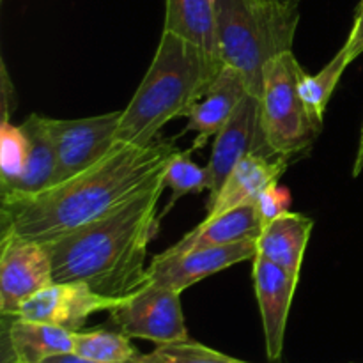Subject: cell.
<instances>
[{
    "label": "cell",
    "mask_w": 363,
    "mask_h": 363,
    "mask_svg": "<svg viewBox=\"0 0 363 363\" xmlns=\"http://www.w3.org/2000/svg\"><path fill=\"white\" fill-rule=\"evenodd\" d=\"M28 152V140L21 126L11 121L0 123V195L16 184L25 170Z\"/></svg>",
    "instance_id": "603a6c76"
},
{
    "label": "cell",
    "mask_w": 363,
    "mask_h": 363,
    "mask_svg": "<svg viewBox=\"0 0 363 363\" xmlns=\"http://www.w3.org/2000/svg\"><path fill=\"white\" fill-rule=\"evenodd\" d=\"M223 67L208 50L163 30L147 73L121 116L117 144L149 145L170 121L188 117Z\"/></svg>",
    "instance_id": "3957f363"
},
{
    "label": "cell",
    "mask_w": 363,
    "mask_h": 363,
    "mask_svg": "<svg viewBox=\"0 0 363 363\" xmlns=\"http://www.w3.org/2000/svg\"><path fill=\"white\" fill-rule=\"evenodd\" d=\"M215 7L220 59L261 96L266 64L293 52L300 0H215Z\"/></svg>",
    "instance_id": "277c9868"
},
{
    "label": "cell",
    "mask_w": 363,
    "mask_h": 363,
    "mask_svg": "<svg viewBox=\"0 0 363 363\" xmlns=\"http://www.w3.org/2000/svg\"><path fill=\"white\" fill-rule=\"evenodd\" d=\"M163 30L220 57L215 0H165Z\"/></svg>",
    "instance_id": "d6986e66"
},
{
    "label": "cell",
    "mask_w": 363,
    "mask_h": 363,
    "mask_svg": "<svg viewBox=\"0 0 363 363\" xmlns=\"http://www.w3.org/2000/svg\"><path fill=\"white\" fill-rule=\"evenodd\" d=\"M248 85L243 74L233 66L223 64L222 71L211 87L206 91L201 101L194 106L190 116L186 117L188 124L183 133L195 131L197 140L194 142V149L202 147L208 138H215V135L229 123L230 117L236 113L238 106L248 94Z\"/></svg>",
    "instance_id": "5bb4252c"
},
{
    "label": "cell",
    "mask_w": 363,
    "mask_h": 363,
    "mask_svg": "<svg viewBox=\"0 0 363 363\" xmlns=\"http://www.w3.org/2000/svg\"><path fill=\"white\" fill-rule=\"evenodd\" d=\"M20 126L28 140L27 163L16 184L2 194V201L34 197L53 186L57 179V152L46 126V117L32 113Z\"/></svg>",
    "instance_id": "9a60e30c"
},
{
    "label": "cell",
    "mask_w": 363,
    "mask_h": 363,
    "mask_svg": "<svg viewBox=\"0 0 363 363\" xmlns=\"http://www.w3.org/2000/svg\"><path fill=\"white\" fill-rule=\"evenodd\" d=\"M149 354L162 363H247L218 353V351L191 339L184 340V342L156 346V350Z\"/></svg>",
    "instance_id": "cb8c5ba5"
},
{
    "label": "cell",
    "mask_w": 363,
    "mask_h": 363,
    "mask_svg": "<svg viewBox=\"0 0 363 363\" xmlns=\"http://www.w3.org/2000/svg\"><path fill=\"white\" fill-rule=\"evenodd\" d=\"M135 363H162V362L155 360V358H152L151 354H142V357L138 358V360L135 362Z\"/></svg>",
    "instance_id": "f546056e"
},
{
    "label": "cell",
    "mask_w": 363,
    "mask_h": 363,
    "mask_svg": "<svg viewBox=\"0 0 363 363\" xmlns=\"http://www.w3.org/2000/svg\"><path fill=\"white\" fill-rule=\"evenodd\" d=\"M73 353L99 363H133L142 357L119 330H80L73 333Z\"/></svg>",
    "instance_id": "ffe728a7"
},
{
    "label": "cell",
    "mask_w": 363,
    "mask_h": 363,
    "mask_svg": "<svg viewBox=\"0 0 363 363\" xmlns=\"http://www.w3.org/2000/svg\"><path fill=\"white\" fill-rule=\"evenodd\" d=\"M305 69L293 52L269 60L262 77L261 126L273 156L291 158L307 151L321 131L300 94Z\"/></svg>",
    "instance_id": "5b68a950"
},
{
    "label": "cell",
    "mask_w": 363,
    "mask_h": 363,
    "mask_svg": "<svg viewBox=\"0 0 363 363\" xmlns=\"http://www.w3.org/2000/svg\"><path fill=\"white\" fill-rule=\"evenodd\" d=\"M0 71H2V82H0V85H2V121H9L11 112H13L14 105H16V92H14V85L11 84L6 62H2Z\"/></svg>",
    "instance_id": "4316f807"
},
{
    "label": "cell",
    "mask_w": 363,
    "mask_h": 363,
    "mask_svg": "<svg viewBox=\"0 0 363 363\" xmlns=\"http://www.w3.org/2000/svg\"><path fill=\"white\" fill-rule=\"evenodd\" d=\"M119 112L84 119H50L46 117L50 137L57 152V183L71 179L89 167L101 162L117 145Z\"/></svg>",
    "instance_id": "ba28073f"
},
{
    "label": "cell",
    "mask_w": 363,
    "mask_h": 363,
    "mask_svg": "<svg viewBox=\"0 0 363 363\" xmlns=\"http://www.w3.org/2000/svg\"><path fill=\"white\" fill-rule=\"evenodd\" d=\"M69 330L18 315H2V335L7 337L18 363H43L57 354L73 353Z\"/></svg>",
    "instance_id": "ac0fdd59"
},
{
    "label": "cell",
    "mask_w": 363,
    "mask_h": 363,
    "mask_svg": "<svg viewBox=\"0 0 363 363\" xmlns=\"http://www.w3.org/2000/svg\"><path fill=\"white\" fill-rule=\"evenodd\" d=\"M121 301L123 298L103 296L84 282H53L28 298L16 315L80 332L92 314L113 311Z\"/></svg>",
    "instance_id": "30bf717a"
},
{
    "label": "cell",
    "mask_w": 363,
    "mask_h": 363,
    "mask_svg": "<svg viewBox=\"0 0 363 363\" xmlns=\"http://www.w3.org/2000/svg\"><path fill=\"white\" fill-rule=\"evenodd\" d=\"M252 152L273 156L262 133L261 99L248 92L229 123L215 135L211 158L206 165L211 177V197L218 194L234 167Z\"/></svg>",
    "instance_id": "8fae6325"
},
{
    "label": "cell",
    "mask_w": 363,
    "mask_h": 363,
    "mask_svg": "<svg viewBox=\"0 0 363 363\" xmlns=\"http://www.w3.org/2000/svg\"><path fill=\"white\" fill-rule=\"evenodd\" d=\"M43 363H99V362L89 360V358L80 357V354L77 353H64V354H57V357L48 358V360H45Z\"/></svg>",
    "instance_id": "83f0119b"
},
{
    "label": "cell",
    "mask_w": 363,
    "mask_h": 363,
    "mask_svg": "<svg viewBox=\"0 0 363 363\" xmlns=\"http://www.w3.org/2000/svg\"><path fill=\"white\" fill-rule=\"evenodd\" d=\"M261 211L264 222H272L273 218L280 216L282 213L289 211L287 206H289V197H287L286 191L279 190V186H272L269 190H266L264 194L259 197V201L255 202Z\"/></svg>",
    "instance_id": "d4e9b609"
},
{
    "label": "cell",
    "mask_w": 363,
    "mask_h": 363,
    "mask_svg": "<svg viewBox=\"0 0 363 363\" xmlns=\"http://www.w3.org/2000/svg\"><path fill=\"white\" fill-rule=\"evenodd\" d=\"M344 50H346L351 62L363 53V0L354 11L353 27H351L350 35H347V41L344 43Z\"/></svg>",
    "instance_id": "484cf974"
},
{
    "label": "cell",
    "mask_w": 363,
    "mask_h": 363,
    "mask_svg": "<svg viewBox=\"0 0 363 363\" xmlns=\"http://www.w3.org/2000/svg\"><path fill=\"white\" fill-rule=\"evenodd\" d=\"M172 142L119 144L101 162L27 199L2 201V230L50 243L108 215L165 174Z\"/></svg>",
    "instance_id": "6da1fadb"
},
{
    "label": "cell",
    "mask_w": 363,
    "mask_h": 363,
    "mask_svg": "<svg viewBox=\"0 0 363 363\" xmlns=\"http://www.w3.org/2000/svg\"><path fill=\"white\" fill-rule=\"evenodd\" d=\"M55 282L48 243L2 230L0 241V312L16 315L21 305Z\"/></svg>",
    "instance_id": "52a82bcc"
},
{
    "label": "cell",
    "mask_w": 363,
    "mask_h": 363,
    "mask_svg": "<svg viewBox=\"0 0 363 363\" xmlns=\"http://www.w3.org/2000/svg\"><path fill=\"white\" fill-rule=\"evenodd\" d=\"M286 158L252 152L245 156L227 176L225 183L215 197L209 199L208 216L222 215L229 209L245 204H255L266 190L279 184V179L286 172Z\"/></svg>",
    "instance_id": "4fadbf2b"
},
{
    "label": "cell",
    "mask_w": 363,
    "mask_h": 363,
    "mask_svg": "<svg viewBox=\"0 0 363 363\" xmlns=\"http://www.w3.org/2000/svg\"><path fill=\"white\" fill-rule=\"evenodd\" d=\"M113 328L130 339H144L156 346L190 340L184 323L181 293L147 282L123 298L108 312Z\"/></svg>",
    "instance_id": "8992f818"
},
{
    "label": "cell",
    "mask_w": 363,
    "mask_h": 363,
    "mask_svg": "<svg viewBox=\"0 0 363 363\" xmlns=\"http://www.w3.org/2000/svg\"><path fill=\"white\" fill-rule=\"evenodd\" d=\"M252 261H254L252 268L254 291L261 311L266 354L269 360L277 362L282 357L287 318L300 279L262 255H255Z\"/></svg>",
    "instance_id": "7c38bea8"
},
{
    "label": "cell",
    "mask_w": 363,
    "mask_h": 363,
    "mask_svg": "<svg viewBox=\"0 0 363 363\" xmlns=\"http://www.w3.org/2000/svg\"><path fill=\"white\" fill-rule=\"evenodd\" d=\"M314 220L301 213L286 211L268 222L257 240V255L275 262L300 279Z\"/></svg>",
    "instance_id": "e0dca14e"
},
{
    "label": "cell",
    "mask_w": 363,
    "mask_h": 363,
    "mask_svg": "<svg viewBox=\"0 0 363 363\" xmlns=\"http://www.w3.org/2000/svg\"><path fill=\"white\" fill-rule=\"evenodd\" d=\"M363 170V126L360 131V142H358V151L357 156H354V165H353V176H360Z\"/></svg>",
    "instance_id": "f1b7e54d"
},
{
    "label": "cell",
    "mask_w": 363,
    "mask_h": 363,
    "mask_svg": "<svg viewBox=\"0 0 363 363\" xmlns=\"http://www.w3.org/2000/svg\"><path fill=\"white\" fill-rule=\"evenodd\" d=\"M257 255V241H241L223 247L170 250L156 255L147 266V282L183 293L201 280L230 268L238 262L250 261Z\"/></svg>",
    "instance_id": "9c48e42d"
},
{
    "label": "cell",
    "mask_w": 363,
    "mask_h": 363,
    "mask_svg": "<svg viewBox=\"0 0 363 363\" xmlns=\"http://www.w3.org/2000/svg\"><path fill=\"white\" fill-rule=\"evenodd\" d=\"M350 64L351 60L342 46L335 53V57L318 74L312 77V74L303 73V77H301L300 94L307 108L311 110V113L319 124H323V121H325L326 106H328L330 99H332L337 84L340 82V77H342V73Z\"/></svg>",
    "instance_id": "44dd1931"
},
{
    "label": "cell",
    "mask_w": 363,
    "mask_h": 363,
    "mask_svg": "<svg viewBox=\"0 0 363 363\" xmlns=\"http://www.w3.org/2000/svg\"><path fill=\"white\" fill-rule=\"evenodd\" d=\"M163 177L108 215L50 241L55 282H84L110 298H126L147 284L145 257L160 230Z\"/></svg>",
    "instance_id": "7a4b0ae2"
},
{
    "label": "cell",
    "mask_w": 363,
    "mask_h": 363,
    "mask_svg": "<svg viewBox=\"0 0 363 363\" xmlns=\"http://www.w3.org/2000/svg\"><path fill=\"white\" fill-rule=\"evenodd\" d=\"M163 179H165V186L172 191V199L165 206L162 216H165L184 195L211 190V177H209L208 167L199 165L191 160V149L190 151H177L172 156L167 165Z\"/></svg>",
    "instance_id": "7402d4cb"
},
{
    "label": "cell",
    "mask_w": 363,
    "mask_h": 363,
    "mask_svg": "<svg viewBox=\"0 0 363 363\" xmlns=\"http://www.w3.org/2000/svg\"><path fill=\"white\" fill-rule=\"evenodd\" d=\"M266 222L257 204H245L216 216H206L194 230L184 234L170 250L223 247V245L257 241Z\"/></svg>",
    "instance_id": "2e32d148"
}]
</instances>
